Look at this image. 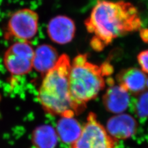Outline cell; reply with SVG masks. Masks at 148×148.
I'll list each match as a JSON object with an SVG mask.
<instances>
[{
	"instance_id": "e0dca14e",
	"label": "cell",
	"mask_w": 148,
	"mask_h": 148,
	"mask_svg": "<svg viewBox=\"0 0 148 148\" xmlns=\"http://www.w3.org/2000/svg\"><path fill=\"white\" fill-rule=\"evenodd\" d=\"M0 99H1V97H0Z\"/></svg>"
},
{
	"instance_id": "30bf717a",
	"label": "cell",
	"mask_w": 148,
	"mask_h": 148,
	"mask_svg": "<svg viewBox=\"0 0 148 148\" xmlns=\"http://www.w3.org/2000/svg\"><path fill=\"white\" fill-rule=\"evenodd\" d=\"M119 85L125 89L129 93L138 95L147 90L148 77L140 69L131 67L120 71L116 77Z\"/></svg>"
},
{
	"instance_id": "7c38bea8",
	"label": "cell",
	"mask_w": 148,
	"mask_h": 148,
	"mask_svg": "<svg viewBox=\"0 0 148 148\" xmlns=\"http://www.w3.org/2000/svg\"><path fill=\"white\" fill-rule=\"evenodd\" d=\"M82 130L80 124L73 117H61L57 124L58 138L67 144L72 145L80 135Z\"/></svg>"
},
{
	"instance_id": "6da1fadb",
	"label": "cell",
	"mask_w": 148,
	"mask_h": 148,
	"mask_svg": "<svg viewBox=\"0 0 148 148\" xmlns=\"http://www.w3.org/2000/svg\"><path fill=\"white\" fill-rule=\"evenodd\" d=\"M85 25L92 35L91 47L101 51L114 40L138 30L142 22L137 8L130 3L98 0Z\"/></svg>"
},
{
	"instance_id": "5bb4252c",
	"label": "cell",
	"mask_w": 148,
	"mask_h": 148,
	"mask_svg": "<svg viewBox=\"0 0 148 148\" xmlns=\"http://www.w3.org/2000/svg\"><path fill=\"white\" fill-rule=\"evenodd\" d=\"M133 110L138 117H148V90L137 95L133 104Z\"/></svg>"
},
{
	"instance_id": "52a82bcc",
	"label": "cell",
	"mask_w": 148,
	"mask_h": 148,
	"mask_svg": "<svg viewBox=\"0 0 148 148\" xmlns=\"http://www.w3.org/2000/svg\"><path fill=\"white\" fill-rule=\"evenodd\" d=\"M76 27L74 21L68 16L59 15L51 19L48 24L47 32L53 42L66 45L72 41L75 36Z\"/></svg>"
},
{
	"instance_id": "7a4b0ae2",
	"label": "cell",
	"mask_w": 148,
	"mask_h": 148,
	"mask_svg": "<svg viewBox=\"0 0 148 148\" xmlns=\"http://www.w3.org/2000/svg\"><path fill=\"white\" fill-rule=\"evenodd\" d=\"M86 54L77 55L71 62L69 73V91L72 109L75 115L86 108L88 102L95 99L106 86V77L114 72L109 62L97 65L88 60Z\"/></svg>"
},
{
	"instance_id": "5b68a950",
	"label": "cell",
	"mask_w": 148,
	"mask_h": 148,
	"mask_svg": "<svg viewBox=\"0 0 148 148\" xmlns=\"http://www.w3.org/2000/svg\"><path fill=\"white\" fill-rule=\"evenodd\" d=\"M116 142L98 121L96 115L90 112L80 135L71 148H116Z\"/></svg>"
},
{
	"instance_id": "8992f818",
	"label": "cell",
	"mask_w": 148,
	"mask_h": 148,
	"mask_svg": "<svg viewBox=\"0 0 148 148\" xmlns=\"http://www.w3.org/2000/svg\"><path fill=\"white\" fill-rule=\"evenodd\" d=\"M34 51L30 41H16L4 54V66L13 75L28 74L33 69Z\"/></svg>"
},
{
	"instance_id": "277c9868",
	"label": "cell",
	"mask_w": 148,
	"mask_h": 148,
	"mask_svg": "<svg viewBox=\"0 0 148 148\" xmlns=\"http://www.w3.org/2000/svg\"><path fill=\"white\" fill-rule=\"evenodd\" d=\"M38 14L35 11L28 8L19 9L9 18L4 38L29 41L38 32Z\"/></svg>"
},
{
	"instance_id": "9c48e42d",
	"label": "cell",
	"mask_w": 148,
	"mask_h": 148,
	"mask_svg": "<svg viewBox=\"0 0 148 148\" xmlns=\"http://www.w3.org/2000/svg\"><path fill=\"white\" fill-rule=\"evenodd\" d=\"M138 127L136 120L127 114H116L110 117L106 125V130L115 140H127L136 133Z\"/></svg>"
},
{
	"instance_id": "ba28073f",
	"label": "cell",
	"mask_w": 148,
	"mask_h": 148,
	"mask_svg": "<svg viewBox=\"0 0 148 148\" xmlns=\"http://www.w3.org/2000/svg\"><path fill=\"white\" fill-rule=\"evenodd\" d=\"M109 87L103 97V105L108 112L120 114L128 108L130 102V93L122 86L115 85L112 78L107 80Z\"/></svg>"
},
{
	"instance_id": "3957f363",
	"label": "cell",
	"mask_w": 148,
	"mask_h": 148,
	"mask_svg": "<svg viewBox=\"0 0 148 148\" xmlns=\"http://www.w3.org/2000/svg\"><path fill=\"white\" fill-rule=\"evenodd\" d=\"M71 62L66 54L61 55L54 67L44 75L37 98L45 112L61 117H74L69 91Z\"/></svg>"
},
{
	"instance_id": "4fadbf2b",
	"label": "cell",
	"mask_w": 148,
	"mask_h": 148,
	"mask_svg": "<svg viewBox=\"0 0 148 148\" xmlns=\"http://www.w3.org/2000/svg\"><path fill=\"white\" fill-rule=\"evenodd\" d=\"M58 140L56 130L50 125L38 127L32 134V142L36 148H54Z\"/></svg>"
},
{
	"instance_id": "2e32d148",
	"label": "cell",
	"mask_w": 148,
	"mask_h": 148,
	"mask_svg": "<svg viewBox=\"0 0 148 148\" xmlns=\"http://www.w3.org/2000/svg\"><path fill=\"white\" fill-rule=\"evenodd\" d=\"M140 36L145 42L148 43V29H142L140 32Z\"/></svg>"
},
{
	"instance_id": "8fae6325",
	"label": "cell",
	"mask_w": 148,
	"mask_h": 148,
	"mask_svg": "<svg viewBox=\"0 0 148 148\" xmlns=\"http://www.w3.org/2000/svg\"><path fill=\"white\" fill-rule=\"evenodd\" d=\"M59 58L57 50L53 46L48 44L40 45L34 51L33 69L45 75L54 67Z\"/></svg>"
},
{
	"instance_id": "9a60e30c",
	"label": "cell",
	"mask_w": 148,
	"mask_h": 148,
	"mask_svg": "<svg viewBox=\"0 0 148 148\" xmlns=\"http://www.w3.org/2000/svg\"><path fill=\"white\" fill-rule=\"evenodd\" d=\"M138 61L141 71L148 74V49L143 51L138 55Z\"/></svg>"
}]
</instances>
